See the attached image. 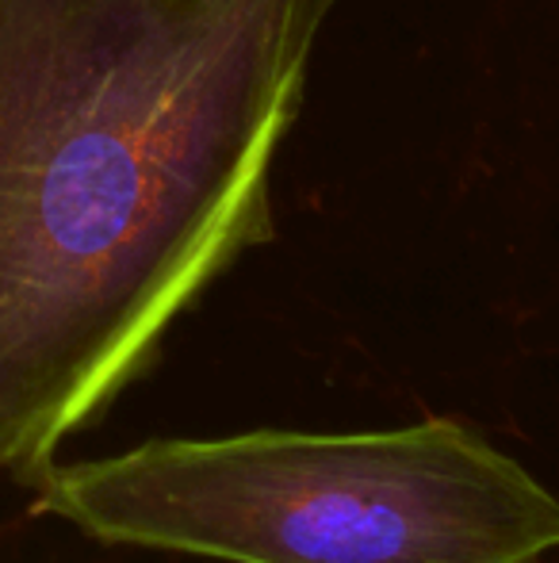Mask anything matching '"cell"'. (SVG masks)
<instances>
[{"instance_id": "obj_2", "label": "cell", "mask_w": 559, "mask_h": 563, "mask_svg": "<svg viewBox=\"0 0 559 563\" xmlns=\"http://www.w3.org/2000/svg\"><path fill=\"white\" fill-rule=\"evenodd\" d=\"M38 510L104 544L226 563H540L559 495L452 418L257 430L54 464Z\"/></svg>"}, {"instance_id": "obj_1", "label": "cell", "mask_w": 559, "mask_h": 563, "mask_svg": "<svg viewBox=\"0 0 559 563\" xmlns=\"http://www.w3.org/2000/svg\"><path fill=\"white\" fill-rule=\"evenodd\" d=\"M329 0H0V479L146 372L272 238Z\"/></svg>"}]
</instances>
